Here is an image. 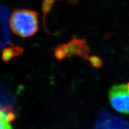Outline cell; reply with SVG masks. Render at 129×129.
<instances>
[{
  "label": "cell",
  "instance_id": "1",
  "mask_svg": "<svg viewBox=\"0 0 129 129\" xmlns=\"http://www.w3.org/2000/svg\"><path fill=\"white\" fill-rule=\"evenodd\" d=\"M10 26L16 35L23 38L31 37L38 30V13L28 9L15 10L10 17Z\"/></svg>",
  "mask_w": 129,
  "mask_h": 129
},
{
  "label": "cell",
  "instance_id": "2",
  "mask_svg": "<svg viewBox=\"0 0 129 129\" xmlns=\"http://www.w3.org/2000/svg\"><path fill=\"white\" fill-rule=\"evenodd\" d=\"M89 52L90 48L86 40L76 38L74 36L68 43L56 48L54 53L58 60H62L73 55L87 59Z\"/></svg>",
  "mask_w": 129,
  "mask_h": 129
},
{
  "label": "cell",
  "instance_id": "3",
  "mask_svg": "<svg viewBox=\"0 0 129 129\" xmlns=\"http://www.w3.org/2000/svg\"><path fill=\"white\" fill-rule=\"evenodd\" d=\"M109 99L111 106L116 111L129 115V92L127 85L113 86L109 92Z\"/></svg>",
  "mask_w": 129,
  "mask_h": 129
},
{
  "label": "cell",
  "instance_id": "4",
  "mask_svg": "<svg viewBox=\"0 0 129 129\" xmlns=\"http://www.w3.org/2000/svg\"><path fill=\"white\" fill-rule=\"evenodd\" d=\"M95 129H129V123L103 110L100 112Z\"/></svg>",
  "mask_w": 129,
  "mask_h": 129
},
{
  "label": "cell",
  "instance_id": "5",
  "mask_svg": "<svg viewBox=\"0 0 129 129\" xmlns=\"http://www.w3.org/2000/svg\"><path fill=\"white\" fill-rule=\"evenodd\" d=\"M15 103L14 96L0 86V109L8 113L13 112Z\"/></svg>",
  "mask_w": 129,
  "mask_h": 129
},
{
  "label": "cell",
  "instance_id": "6",
  "mask_svg": "<svg viewBox=\"0 0 129 129\" xmlns=\"http://www.w3.org/2000/svg\"><path fill=\"white\" fill-rule=\"evenodd\" d=\"M14 114L0 109V129H13L10 121L14 118Z\"/></svg>",
  "mask_w": 129,
  "mask_h": 129
},
{
  "label": "cell",
  "instance_id": "7",
  "mask_svg": "<svg viewBox=\"0 0 129 129\" xmlns=\"http://www.w3.org/2000/svg\"><path fill=\"white\" fill-rule=\"evenodd\" d=\"M87 60L91 65L95 68H100L103 66V61L100 57L96 55L88 56Z\"/></svg>",
  "mask_w": 129,
  "mask_h": 129
},
{
  "label": "cell",
  "instance_id": "8",
  "mask_svg": "<svg viewBox=\"0 0 129 129\" xmlns=\"http://www.w3.org/2000/svg\"><path fill=\"white\" fill-rule=\"evenodd\" d=\"M127 86L128 89V92H129V82H128V83H127Z\"/></svg>",
  "mask_w": 129,
  "mask_h": 129
},
{
  "label": "cell",
  "instance_id": "9",
  "mask_svg": "<svg viewBox=\"0 0 129 129\" xmlns=\"http://www.w3.org/2000/svg\"><path fill=\"white\" fill-rule=\"evenodd\" d=\"M73 1H74V0H73Z\"/></svg>",
  "mask_w": 129,
  "mask_h": 129
}]
</instances>
